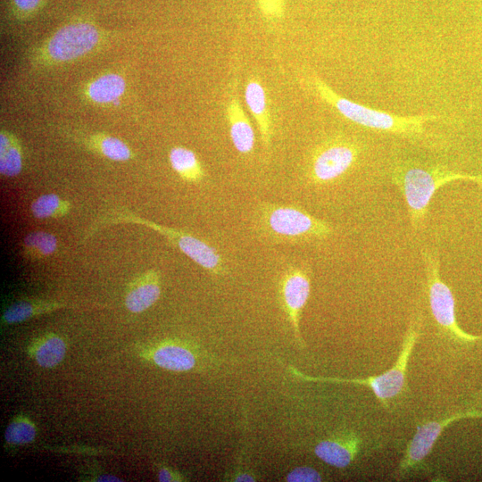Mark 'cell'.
<instances>
[{"label": "cell", "instance_id": "6da1fadb", "mask_svg": "<svg viewBox=\"0 0 482 482\" xmlns=\"http://www.w3.org/2000/svg\"><path fill=\"white\" fill-rule=\"evenodd\" d=\"M392 180L403 194L414 230L421 228L430 201L443 186L455 180H471L482 187V174L453 171L440 164L401 161L393 169Z\"/></svg>", "mask_w": 482, "mask_h": 482}, {"label": "cell", "instance_id": "7a4b0ae2", "mask_svg": "<svg viewBox=\"0 0 482 482\" xmlns=\"http://www.w3.org/2000/svg\"><path fill=\"white\" fill-rule=\"evenodd\" d=\"M308 82L322 102L348 120L370 129L417 138L426 133L425 125L428 122L443 119L434 114L401 116L361 104L338 95L316 75L311 76Z\"/></svg>", "mask_w": 482, "mask_h": 482}, {"label": "cell", "instance_id": "3957f363", "mask_svg": "<svg viewBox=\"0 0 482 482\" xmlns=\"http://www.w3.org/2000/svg\"><path fill=\"white\" fill-rule=\"evenodd\" d=\"M421 316L415 317L406 333L401 353L395 365L383 374L367 378H338L328 377H312L305 375L292 366H288L289 372L295 378L311 382H337L364 385L372 389L376 397L384 405L387 401L400 395L406 383V373L410 356L419 337Z\"/></svg>", "mask_w": 482, "mask_h": 482}, {"label": "cell", "instance_id": "277c9868", "mask_svg": "<svg viewBox=\"0 0 482 482\" xmlns=\"http://www.w3.org/2000/svg\"><path fill=\"white\" fill-rule=\"evenodd\" d=\"M260 224L270 237L284 241L320 240L332 233L328 222L301 209L286 205L262 206Z\"/></svg>", "mask_w": 482, "mask_h": 482}, {"label": "cell", "instance_id": "5b68a950", "mask_svg": "<svg viewBox=\"0 0 482 482\" xmlns=\"http://www.w3.org/2000/svg\"><path fill=\"white\" fill-rule=\"evenodd\" d=\"M422 256L426 268L429 307L437 325L451 338L460 343L473 344L482 340V336L469 334L458 325L455 315V299L451 288L440 278L437 255L428 250H424Z\"/></svg>", "mask_w": 482, "mask_h": 482}, {"label": "cell", "instance_id": "8992f818", "mask_svg": "<svg viewBox=\"0 0 482 482\" xmlns=\"http://www.w3.org/2000/svg\"><path fill=\"white\" fill-rule=\"evenodd\" d=\"M360 153L359 145L348 137H337L322 143L310 158V179L325 184L340 178L356 163Z\"/></svg>", "mask_w": 482, "mask_h": 482}, {"label": "cell", "instance_id": "52a82bcc", "mask_svg": "<svg viewBox=\"0 0 482 482\" xmlns=\"http://www.w3.org/2000/svg\"><path fill=\"white\" fill-rule=\"evenodd\" d=\"M112 220L135 222L153 229L164 236L173 245L177 246L183 253L210 273L221 275L224 271L223 261L218 251L213 246L189 233L164 227L131 214L120 213Z\"/></svg>", "mask_w": 482, "mask_h": 482}, {"label": "cell", "instance_id": "ba28073f", "mask_svg": "<svg viewBox=\"0 0 482 482\" xmlns=\"http://www.w3.org/2000/svg\"><path fill=\"white\" fill-rule=\"evenodd\" d=\"M97 29L87 22L66 25L57 30L46 46L47 54L54 61H70L78 58L98 43Z\"/></svg>", "mask_w": 482, "mask_h": 482}, {"label": "cell", "instance_id": "9c48e42d", "mask_svg": "<svg viewBox=\"0 0 482 482\" xmlns=\"http://www.w3.org/2000/svg\"><path fill=\"white\" fill-rule=\"evenodd\" d=\"M279 291L284 310L295 336L297 341L303 344L300 319L311 293V280L308 273L301 268L287 270L280 280Z\"/></svg>", "mask_w": 482, "mask_h": 482}, {"label": "cell", "instance_id": "30bf717a", "mask_svg": "<svg viewBox=\"0 0 482 482\" xmlns=\"http://www.w3.org/2000/svg\"><path fill=\"white\" fill-rule=\"evenodd\" d=\"M361 447L360 436L345 431L320 441L314 447V453L323 462L342 469L354 461Z\"/></svg>", "mask_w": 482, "mask_h": 482}, {"label": "cell", "instance_id": "8fae6325", "mask_svg": "<svg viewBox=\"0 0 482 482\" xmlns=\"http://www.w3.org/2000/svg\"><path fill=\"white\" fill-rule=\"evenodd\" d=\"M160 295L159 272L150 270L130 283L125 295V305L131 312H142L155 303Z\"/></svg>", "mask_w": 482, "mask_h": 482}, {"label": "cell", "instance_id": "7c38bea8", "mask_svg": "<svg viewBox=\"0 0 482 482\" xmlns=\"http://www.w3.org/2000/svg\"><path fill=\"white\" fill-rule=\"evenodd\" d=\"M245 99L257 123L264 145L270 146L272 134L271 117L264 87L255 77L250 78L245 85Z\"/></svg>", "mask_w": 482, "mask_h": 482}, {"label": "cell", "instance_id": "4fadbf2b", "mask_svg": "<svg viewBox=\"0 0 482 482\" xmlns=\"http://www.w3.org/2000/svg\"><path fill=\"white\" fill-rule=\"evenodd\" d=\"M227 118L235 148L241 154L251 153L254 145V132L237 96H232L228 102Z\"/></svg>", "mask_w": 482, "mask_h": 482}, {"label": "cell", "instance_id": "5bb4252c", "mask_svg": "<svg viewBox=\"0 0 482 482\" xmlns=\"http://www.w3.org/2000/svg\"><path fill=\"white\" fill-rule=\"evenodd\" d=\"M154 362L171 371H187L196 365V355L189 348L178 343H165L155 348Z\"/></svg>", "mask_w": 482, "mask_h": 482}, {"label": "cell", "instance_id": "9a60e30c", "mask_svg": "<svg viewBox=\"0 0 482 482\" xmlns=\"http://www.w3.org/2000/svg\"><path fill=\"white\" fill-rule=\"evenodd\" d=\"M172 169L181 179L189 182H198L204 176L202 165L195 154L186 147H173L169 154Z\"/></svg>", "mask_w": 482, "mask_h": 482}, {"label": "cell", "instance_id": "2e32d148", "mask_svg": "<svg viewBox=\"0 0 482 482\" xmlns=\"http://www.w3.org/2000/svg\"><path fill=\"white\" fill-rule=\"evenodd\" d=\"M126 83L118 74H106L94 80L87 88L89 97L96 103L115 102L125 91Z\"/></svg>", "mask_w": 482, "mask_h": 482}, {"label": "cell", "instance_id": "e0dca14e", "mask_svg": "<svg viewBox=\"0 0 482 482\" xmlns=\"http://www.w3.org/2000/svg\"><path fill=\"white\" fill-rule=\"evenodd\" d=\"M22 168V158L15 138L1 131L0 134V172L6 177L18 175Z\"/></svg>", "mask_w": 482, "mask_h": 482}, {"label": "cell", "instance_id": "ac0fdd59", "mask_svg": "<svg viewBox=\"0 0 482 482\" xmlns=\"http://www.w3.org/2000/svg\"><path fill=\"white\" fill-rule=\"evenodd\" d=\"M65 353L66 345L63 340L56 336H49L37 345L34 358L39 366L53 368L63 360Z\"/></svg>", "mask_w": 482, "mask_h": 482}, {"label": "cell", "instance_id": "d6986e66", "mask_svg": "<svg viewBox=\"0 0 482 482\" xmlns=\"http://www.w3.org/2000/svg\"><path fill=\"white\" fill-rule=\"evenodd\" d=\"M70 203L55 194H46L34 200L30 205L37 219L59 218L70 211Z\"/></svg>", "mask_w": 482, "mask_h": 482}, {"label": "cell", "instance_id": "ffe728a7", "mask_svg": "<svg viewBox=\"0 0 482 482\" xmlns=\"http://www.w3.org/2000/svg\"><path fill=\"white\" fill-rule=\"evenodd\" d=\"M57 247L54 235L45 231H35L27 235L23 240L26 255L42 258L52 254Z\"/></svg>", "mask_w": 482, "mask_h": 482}, {"label": "cell", "instance_id": "44dd1931", "mask_svg": "<svg viewBox=\"0 0 482 482\" xmlns=\"http://www.w3.org/2000/svg\"><path fill=\"white\" fill-rule=\"evenodd\" d=\"M59 306L55 303L20 302L10 306L4 313L3 320L12 324L24 321L32 316Z\"/></svg>", "mask_w": 482, "mask_h": 482}, {"label": "cell", "instance_id": "7402d4cb", "mask_svg": "<svg viewBox=\"0 0 482 482\" xmlns=\"http://www.w3.org/2000/svg\"><path fill=\"white\" fill-rule=\"evenodd\" d=\"M36 436L34 424L24 417H17L7 426L4 438L12 445H25L32 442Z\"/></svg>", "mask_w": 482, "mask_h": 482}, {"label": "cell", "instance_id": "603a6c76", "mask_svg": "<svg viewBox=\"0 0 482 482\" xmlns=\"http://www.w3.org/2000/svg\"><path fill=\"white\" fill-rule=\"evenodd\" d=\"M263 21L276 27L282 22L286 12V0H255Z\"/></svg>", "mask_w": 482, "mask_h": 482}, {"label": "cell", "instance_id": "cb8c5ba5", "mask_svg": "<svg viewBox=\"0 0 482 482\" xmlns=\"http://www.w3.org/2000/svg\"><path fill=\"white\" fill-rule=\"evenodd\" d=\"M100 152L113 161H127L131 153L128 145L121 140L113 137H103L98 140Z\"/></svg>", "mask_w": 482, "mask_h": 482}, {"label": "cell", "instance_id": "d4e9b609", "mask_svg": "<svg viewBox=\"0 0 482 482\" xmlns=\"http://www.w3.org/2000/svg\"><path fill=\"white\" fill-rule=\"evenodd\" d=\"M287 482H319L322 480L321 474L309 466L295 468L285 478Z\"/></svg>", "mask_w": 482, "mask_h": 482}, {"label": "cell", "instance_id": "484cf974", "mask_svg": "<svg viewBox=\"0 0 482 482\" xmlns=\"http://www.w3.org/2000/svg\"><path fill=\"white\" fill-rule=\"evenodd\" d=\"M158 479L162 482H172L182 481L184 478L177 470L162 466L158 470Z\"/></svg>", "mask_w": 482, "mask_h": 482}, {"label": "cell", "instance_id": "4316f807", "mask_svg": "<svg viewBox=\"0 0 482 482\" xmlns=\"http://www.w3.org/2000/svg\"><path fill=\"white\" fill-rule=\"evenodd\" d=\"M12 3L19 12L30 13L38 8L41 0H12Z\"/></svg>", "mask_w": 482, "mask_h": 482}, {"label": "cell", "instance_id": "83f0119b", "mask_svg": "<svg viewBox=\"0 0 482 482\" xmlns=\"http://www.w3.org/2000/svg\"><path fill=\"white\" fill-rule=\"evenodd\" d=\"M230 481L237 482H252L256 481V477L246 469H238L235 471L234 475L230 477Z\"/></svg>", "mask_w": 482, "mask_h": 482}]
</instances>
